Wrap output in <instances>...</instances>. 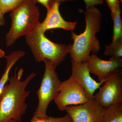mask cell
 Wrapping results in <instances>:
<instances>
[{
	"mask_svg": "<svg viewBox=\"0 0 122 122\" xmlns=\"http://www.w3.org/2000/svg\"><path fill=\"white\" fill-rule=\"evenodd\" d=\"M25 41L30 48L36 61L40 62L47 59L55 67L59 65L69 53L70 44H57L46 37L45 32L37 28L25 36Z\"/></svg>",
	"mask_w": 122,
	"mask_h": 122,
	"instance_id": "cell-4",
	"label": "cell"
},
{
	"mask_svg": "<svg viewBox=\"0 0 122 122\" xmlns=\"http://www.w3.org/2000/svg\"><path fill=\"white\" fill-rule=\"evenodd\" d=\"M111 15L113 24L112 40L113 42L122 38V21L119 2L116 6L113 11L111 12Z\"/></svg>",
	"mask_w": 122,
	"mask_h": 122,
	"instance_id": "cell-14",
	"label": "cell"
},
{
	"mask_svg": "<svg viewBox=\"0 0 122 122\" xmlns=\"http://www.w3.org/2000/svg\"><path fill=\"white\" fill-rule=\"evenodd\" d=\"M7 122H17L16 120H14V119H12V120H9Z\"/></svg>",
	"mask_w": 122,
	"mask_h": 122,
	"instance_id": "cell-23",
	"label": "cell"
},
{
	"mask_svg": "<svg viewBox=\"0 0 122 122\" xmlns=\"http://www.w3.org/2000/svg\"><path fill=\"white\" fill-rule=\"evenodd\" d=\"M103 54L105 56L114 57L122 58V38L112 42L108 45L105 46Z\"/></svg>",
	"mask_w": 122,
	"mask_h": 122,
	"instance_id": "cell-15",
	"label": "cell"
},
{
	"mask_svg": "<svg viewBox=\"0 0 122 122\" xmlns=\"http://www.w3.org/2000/svg\"><path fill=\"white\" fill-rule=\"evenodd\" d=\"M103 83L94 96V99L104 108L122 102V71L119 70Z\"/></svg>",
	"mask_w": 122,
	"mask_h": 122,
	"instance_id": "cell-7",
	"label": "cell"
},
{
	"mask_svg": "<svg viewBox=\"0 0 122 122\" xmlns=\"http://www.w3.org/2000/svg\"><path fill=\"white\" fill-rule=\"evenodd\" d=\"M36 0L37 2H39L40 4H41L46 8L48 7L49 1L51 0ZM58 0L60 1L61 2H62L68 1H76L79 0Z\"/></svg>",
	"mask_w": 122,
	"mask_h": 122,
	"instance_id": "cell-20",
	"label": "cell"
},
{
	"mask_svg": "<svg viewBox=\"0 0 122 122\" xmlns=\"http://www.w3.org/2000/svg\"><path fill=\"white\" fill-rule=\"evenodd\" d=\"M61 2L58 0H51L46 8L47 13L45 20L41 22L38 28L45 33L46 30L55 29H61L73 31L76 28L77 21L69 22L64 20L59 10Z\"/></svg>",
	"mask_w": 122,
	"mask_h": 122,
	"instance_id": "cell-10",
	"label": "cell"
},
{
	"mask_svg": "<svg viewBox=\"0 0 122 122\" xmlns=\"http://www.w3.org/2000/svg\"><path fill=\"white\" fill-rule=\"evenodd\" d=\"M86 62L90 73L97 76L100 82H105L122 66V58L111 57L106 61L100 59L96 54L90 55Z\"/></svg>",
	"mask_w": 122,
	"mask_h": 122,
	"instance_id": "cell-9",
	"label": "cell"
},
{
	"mask_svg": "<svg viewBox=\"0 0 122 122\" xmlns=\"http://www.w3.org/2000/svg\"><path fill=\"white\" fill-rule=\"evenodd\" d=\"M57 108L65 111L66 107L82 105L90 102L83 87L72 77L62 82L60 91L54 100Z\"/></svg>",
	"mask_w": 122,
	"mask_h": 122,
	"instance_id": "cell-6",
	"label": "cell"
},
{
	"mask_svg": "<svg viewBox=\"0 0 122 122\" xmlns=\"http://www.w3.org/2000/svg\"><path fill=\"white\" fill-rule=\"evenodd\" d=\"M25 52L22 51H13L5 57L7 63L4 72L0 79V99L2 95L4 88L9 81V75L11 69L19 59L25 55Z\"/></svg>",
	"mask_w": 122,
	"mask_h": 122,
	"instance_id": "cell-12",
	"label": "cell"
},
{
	"mask_svg": "<svg viewBox=\"0 0 122 122\" xmlns=\"http://www.w3.org/2000/svg\"><path fill=\"white\" fill-rule=\"evenodd\" d=\"M86 5V9L95 5L102 4L103 0H83Z\"/></svg>",
	"mask_w": 122,
	"mask_h": 122,
	"instance_id": "cell-18",
	"label": "cell"
},
{
	"mask_svg": "<svg viewBox=\"0 0 122 122\" xmlns=\"http://www.w3.org/2000/svg\"><path fill=\"white\" fill-rule=\"evenodd\" d=\"M23 72L22 68L17 71L16 68L14 74L9 79V83L5 86L0 99V122L12 119L21 122L28 107L25 100L30 93L26 88L37 75L36 73L32 72L22 81Z\"/></svg>",
	"mask_w": 122,
	"mask_h": 122,
	"instance_id": "cell-1",
	"label": "cell"
},
{
	"mask_svg": "<svg viewBox=\"0 0 122 122\" xmlns=\"http://www.w3.org/2000/svg\"><path fill=\"white\" fill-rule=\"evenodd\" d=\"M107 5L111 12L113 11L116 6L119 3L118 0H106Z\"/></svg>",
	"mask_w": 122,
	"mask_h": 122,
	"instance_id": "cell-19",
	"label": "cell"
},
{
	"mask_svg": "<svg viewBox=\"0 0 122 122\" xmlns=\"http://www.w3.org/2000/svg\"><path fill=\"white\" fill-rule=\"evenodd\" d=\"M101 122H122V102L105 108Z\"/></svg>",
	"mask_w": 122,
	"mask_h": 122,
	"instance_id": "cell-13",
	"label": "cell"
},
{
	"mask_svg": "<svg viewBox=\"0 0 122 122\" xmlns=\"http://www.w3.org/2000/svg\"><path fill=\"white\" fill-rule=\"evenodd\" d=\"M24 0H0V9L3 14L12 12L20 5Z\"/></svg>",
	"mask_w": 122,
	"mask_h": 122,
	"instance_id": "cell-16",
	"label": "cell"
},
{
	"mask_svg": "<svg viewBox=\"0 0 122 122\" xmlns=\"http://www.w3.org/2000/svg\"><path fill=\"white\" fill-rule=\"evenodd\" d=\"M45 71L39 89L36 92L38 104L33 116L46 117V111L50 103L56 97L62 81L55 71L56 67L52 62L45 59L43 61Z\"/></svg>",
	"mask_w": 122,
	"mask_h": 122,
	"instance_id": "cell-5",
	"label": "cell"
},
{
	"mask_svg": "<svg viewBox=\"0 0 122 122\" xmlns=\"http://www.w3.org/2000/svg\"><path fill=\"white\" fill-rule=\"evenodd\" d=\"M4 15L2 13L0 9V26H3L5 24V20L4 17Z\"/></svg>",
	"mask_w": 122,
	"mask_h": 122,
	"instance_id": "cell-21",
	"label": "cell"
},
{
	"mask_svg": "<svg viewBox=\"0 0 122 122\" xmlns=\"http://www.w3.org/2000/svg\"><path fill=\"white\" fill-rule=\"evenodd\" d=\"M86 27L79 35L71 31L73 44H70L69 53L71 60L77 63L86 62L92 52L97 53L100 44L96 36L99 32L102 21V14L95 6L86 9L85 12Z\"/></svg>",
	"mask_w": 122,
	"mask_h": 122,
	"instance_id": "cell-2",
	"label": "cell"
},
{
	"mask_svg": "<svg viewBox=\"0 0 122 122\" xmlns=\"http://www.w3.org/2000/svg\"><path fill=\"white\" fill-rule=\"evenodd\" d=\"M37 3L36 0H24L11 12V26L5 37L7 46H12L20 37L32 33L41 23Z\"/></svg>",
	"mask_w": 122,
	"mask_h": 122,
	"instance_id": "cell-3",
	"label": "cell"
},
{
	"mask_svg": "<svg viewBox=\"0 0 122 122\" xmlns=\"http://www.w3.org/2000/svg\"><path fill=\"white\" fill-rule=\"evenodd\" d=\"M5 53L4 51L0 49V58L5 57Z\"/></svg>",
	"mask_w": 122,
	"mask_h": 122,
	"instance_id": "cell-22",
	"label": "cell"
},
{
	"mask_svg": "<svg viewBox=\"0 0 122 122\" xmlns=\"http://www.w3.org/2000/svg\"><path fill=\"white\" fill-rule=\"evenodd\" d=\"M30 122H72V119L67 114L62 117H54L47 116L46 117L33 116Z\"/></svg>",
	"mask_w": 122,
	"mask_h": 122,
	"instance_id": "cell-17",
	"label": "cell"
},
{
	"mask_svg": "<svg viewBox=\"0 0 122 122\" xmlns=\"http://www.w3.org/2000/svg\"><path fill=\"white\" fill-rule=\"evenodd\" d=\"M105 108L94 99L82 105L66 107L72 122H101Z\"/></svg>",
	"mask_w": 122,
	"mask_h": 122,
	"instance_id": "cell-8",
	"label": "cell"
},
{
	"mask_svg": "<svg viewBox=\"0 0 122 122\" xmlns=\"http://www.w3.org/2000/svg\"><path fill=\"white\" fill-rule=\"evenodd\" d=\"M71 77L75 79L83 87L87 98L90 100H94V93L104 82L96 81L92 77L86 62L77 63L71 60Z\"/></svg>",
	"mask_w": 122,
	"mask_h": 122,
	"instance_id": "cell-11",
	"label": "cell"
}]
</instances>
